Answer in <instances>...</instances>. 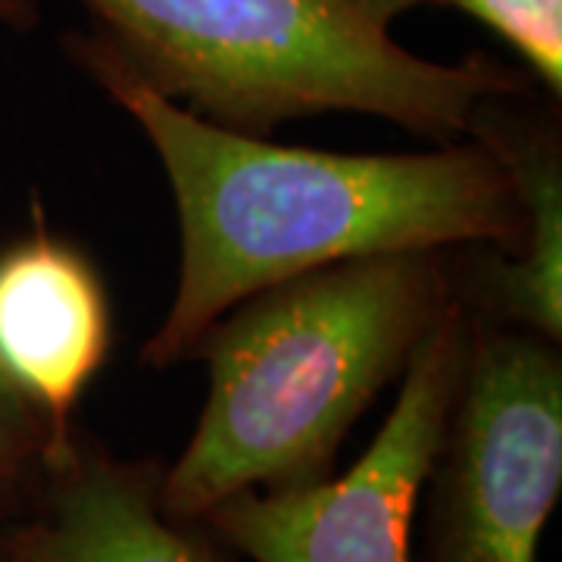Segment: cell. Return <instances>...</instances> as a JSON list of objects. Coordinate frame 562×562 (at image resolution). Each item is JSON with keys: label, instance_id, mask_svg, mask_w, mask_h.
<instances>
[{"label": "cell", "instance_id": "6da1fadb", "mask_svg": "<svg viewBox=\"0 0 562 562\" xmlns=\"http://www.w3.org/2000/svg\"><path fill=\"white\" fill-rule=\"evenodd\" d=\"M66 57L132 116L160 154L179 213V284L140 362L194 360L210 325L279 281L360 257L487 244L513 257L522 206L501 157L479 138L416 154H331L272 144L184 110L88 32Z\"/></svg>", "mask_w": 562, "mask_h": 562}, {"label": "cell", "instance_id": "7a4b0ae2", "mask_svg": "<svg viewBox=\"0 0 562 562\" xmlns=\"http://www.w3.org/2000/svg\"><path fill=\"white\" fill-rule=\"evenodd\" d=\"M453 288L450 250H401L322 266L262 288L210 325L194 357L210 394L162 506L201 519L232 494L331 479L347 431L397 382Z\"/></svg>", "mask_w": 562, "mask_h": 562}, {"label": "cell", "instance_id": "3957f363", "mask_svg": "<svg viewBox=\"0 0 562 562\" xmlns=\"http://www.w3.org/2000/svg\"><path fill=\"white\" fill-rule=\"evenodd\" d=\"M79 3L150 88L244 135L322 113H362L450 144L469 138L487 98L535 88L528 72L487 54L425 60L344 0Z\"/></svg>", "mask_w": 562, "mask_h": 562}, {"label": "cell", "instance_id": "277c9868", "mask_svg": "<svg viewBox=\"0 0 562 562\" xmlns=\"http://www.w3.org/2000/svg\"><path fill=\"white\" fill-rule=\"evenodd\" d=\"M562 494V353L472 313V338L422 479L409 562H538Z\"/></svg>", "mask_w": 562, "mask_h": 562}, {"label": "cell", "instance_id": "5b68a950", "mask_svg": "<svg viewBox=\"0 0 562 562\" xmlns=\"http://www.w3.org/2000/svg\"><path fill=\"white\" fill-rule=\"evenodd\" d=\"M472 338V310L453 297L401 375V394L341 479L232 494L201 522L254 562H409L416 501Z\"/></svg>", "mask_w": 562, "mask_h": 562}, {"label": "cell", "instance_id": "8992f818", "mask_svg": "<svg viewBox=\"0 0 562 562\" xmlns=\"http://www.w3.org/2000/svg\"><path fill=\"white\" fill-rule=\"evenodd\" d=\"M162 469L76 425L20 516L0 522L10 562H232L201 519L162 506Z\"/></svg>", "mask_w": 562, "mask_h": 562}, {"label": "cell", "instance_id": "52a82bcc", "mask_svg": "<svg viewBox=\"0 0 562 562\" xmlns=\"http://www.w3.org/2000/svg\"><path fill=\"white\" fill-rule=\"evenodd\" d=\"M110 347L113 313L98 266L35 206V228L0 250V372L69 438Z\"/></svg>", "mask_w": 562, "mask_h": 562}, {"label": "cell", "instance_id": "ba28073f", "mask_svg": "<svg viewBox=\"0 0 562 562\" xmlns=\"http://www.w3.org/2000/svg\"><path fill=\"white\" fill-rule=\"evenodd\" d=\"M469 138L506 166L522 206V241L513 257L497 247H453V288L475 316L562 341V125L560 103L535 88L487 98Z\"/></svg>", "mask_w": 562, "mask_h": 562}, {"label": "cell", "instance_id": "9c48e42d", "mask_svg": "<svg viewBox=\"0 0 562 562\" xmlns=\"http://www.w3.org/2000/svg\"><path fill=\"white\" fill-rule=\"evenodd\" d=\"M431 7L460 10L516 50L528 79L562 101V0H431Z\"/></svg>", "mask_w": 562, "mask_h": 562}, {"label": "cell", "instance_id": "30bf717a", "mask_svg": "<svg viewBox=\"0 0 562 562\" xmlns=\"http://www.w3.org/2000/svg\"><path fill=\"white\" fill-rule=\"evenodd\" d=\"M66 441L0 372V522L20 516Z\"/></svg>", "mask_w": 562, "mask_h": 562}, {"label": "cell", "instance_id": "8fae6325", "mask_svg": "<svg viewBox=\"0 0 562 562\" xmlns=\"http://www.w3.org/2000/svg\"><path fill=\"white\" fill-rule=\"evenodd\" d=\"M344 3H350L357 13H362L366 20H372L375 25L391 29L394 20H401L403 13H409L416 7H425L431 0H344Z\"/></svg>", "mask_w": 562, "mask_h": 562}, {"label": "cell", "instance_id": "7c38bea8", "mask_svg": "<svg viewBox=\"0 0 562 562\" xmlns=\"http://www.w3.org/2000/svg\"><path fill=\"white\" fill-rule=\"evenodd\" d=\"M41 20L38 0H0V25L13 32H32Z\"/></svg>", "mask_w": 562, "mask_h": 562}, {"label": "cell", "instance_id": "4fadbf2b", "mask_svg": "<svg viewBox=\"0 0 562 562\" xmlns=\"http://www.w3.org/2000/svg\"><path fill=\"white\" fill-rule=\"evenodd\" d=\"M0 562H10V553H7V543H3V535H0Z\"/></svg>", "mask_w": 562, "mask_h": 562}]
</instances>
